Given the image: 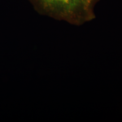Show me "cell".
Masks as SVG:
<instances>
[{
	"label": "cell",
	"mask_w": 122,
	"mask_h": 122,
	"mask_svg": "<svg viewBox=\"0 0 122 122\" xmlns=\"http://www.w3.org/2000/svg\"><path fill=\"white\" fill-rule=\"evenodd\" d=\"M39 13L75 25L95 19L100 0H29Z\"/></svg>",
	"instance_id": "1"
}]
</instances>
